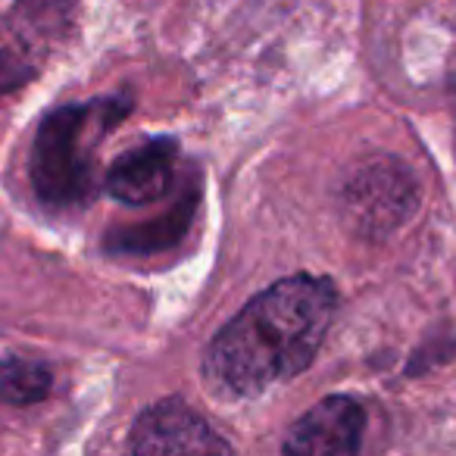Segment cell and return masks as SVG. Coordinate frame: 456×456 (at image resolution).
I'll return each mask as SVG.
<instances>
[{"mask_svg": "<svg viewBox=\"0 0 456 456\" xmlns=\"http://www.w3.org/2000/svg\"><path fill=\"white\" fill-rule=\"evenodd\" d=\"M419 182L397 157H375L347 178L341 191L344 222L362 238L391 235L416 213Z\"/></svg>", "mask_w": 456, "mask_h": 456, "instance_id": "3957f363", "label": "cell"}, {"mask_svg": "<svg viewBox=\"0 0 456 456\" xmlns=\"http://www.w3.org/2000/svg\"><path fill=\"white\" fill-rule=\"evenodd\" d=\"M35 76H38V66L28 63L13 47L0 45V101H7L10 94L22 91Z\"/></svg>", "mask_w": 456, "mask_h": 456, "instance_id": "30bf717a", "label": "cell"}, {"mask_svg": "<svg viewBox=\"0 0 456 456\" xmlns=\"http://www.w3.org/2000/svg\"><path fill=\"white\" fill-rule=\"evenodd\" d=\"M178 163V138L157 134L126 151L103 178V191L126 207H147L172 191Z\"/></svg>", "mask_w": 456, "mask_h": 456, "instance_id": "8992f818", "label": "cell"}, {"mask_svg": "<svg viewBox=\"0 0 456 456\" xmlns=\"http://www.w3.org/2000/svg\"><path fill=\"white\" fill-rule=\"evenodd\" d=\"M53 391V369L38 356L7 354L0 360V400L10 406H35Z\"/></svg>", "mask_w": 456, "mask_h": 456, "instance_id": "ba28073f", "label": "cell"}, {"mask_svg": "<svg viewBox=\"0 0 456 456\" xmlns=\"http://www.w3.org/2000/svg\"><path fill=\"white\" fill-rule=\"evenodd\" d=\"M134 110L132 91L60 103L35 128L28 182L47 209L85 207L97 191L94 147Z\"/></svg>", "mask_w": 456, "mask_h": 456, "instance_id": "7a4b0ae2", "label": "cell"}, {"mask_svg": "<svg viewBox=\"0 0 456 456\" xmlns=\"http://www.w3.org/2000/svg\"><path fill=\"white\" fill-rule=\"evenodd\" d=\"M338 316V288L325 275L279 279L228 319L203 354V381L228 400L256 397L313 366Z\"/></svg>", "mask_w": 456, "mask_h": 456, "instance_id": "6da1fadb", "label": "cell"}, {"mask_svg": "<svg viewBox=\"0 0 456 456\" xmlns=\"http://www.w3.org/2000/svg\"><path fill=\"white\" fill-rule=\"evenodd\" d=\"M10 22L28 45H51L72 28V0H16Z\"/></svg>", "mask_w": 456, "mask_h": 456, "instance_id": "9c48e42d", "label": "cell"}, {"mask_svg": "<svg viewBox=\"0 0 456 456\" xmlns=\"http://www.w3.org/2000/svg\"><path fill=\"white\" fill-rule=\"evenodd\" d=\"M200 197H203L200 172L191 169V178L178 188L175 200L169 203V209L163 216H153L147 222H134V225L110 228L107 235H103V250L113 256H153L178 248L184 241V235L191 232V225H194Z\"/></svg>", "mask_w": 456, "mask_h": 456, "instance_id": "52a82bcc", "label": "cell"}, {"mask_svg": "<svg viewBox=\"0 0 456 456\" xmlns=\"http://www.w3.org/2000/svg\"><path fill=\"white\" fill-rule=\"evenodd\" d=\"M366 410L347 394H331L288 428L281 450L291 456H350L360 450Z\"/></svg>", "mask_w": 456, "mask_h": 456, "instance_id": "5b68a950", "label": "cell"}, {"mask_svg": "<svg viewBox=\"0 0 456 456\" xmlns=\"http://www.w3.org/2000/svg\"><path fill=\"white\" fill-rule=\"evenodd\" d=\"M128 450L153 453H232V444L209 422H203L184 400L166 397L151 403L132 425Z\"/></svg>", "mask_w": 456, "mask_h": 456, "instance_id": "277c9868", "label": "cell"}]
</instances>
